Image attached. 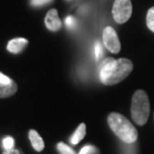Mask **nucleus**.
Instances as JSON below:
<instances>
[{"label": "nucleus", "mask_w": 154, "mask_h": 154, "mask_svg": "<svg viewBox=\"0 0 154 154\" xmlns=\"http://www.w3.org/2000/svg\"><path fill=\"white\" fill-rule=\"evenodd\" d=\"M132 4L131 0H116L112 7V16L114 21L123 24L131 17Z\"/></svg>", "instance_id": "4"}, {"label": "nucleus", "mask_w": 154, "mask_h": 154, "mask_svg": "<svg viewBox=\"0 0 154 154\" xmlns=\"http://www.w3.org/2000/svg\"><path fill=\"white\" fill-rule=\"evenodd\" d=\"M57 148H58L59 151H60L61 154H77L74 151L73 148H71L70 146L63 143V142H59L58 145H57Z\"/></svg>", "instance_id": "12"}, {"label": "nucleus", "mask_w": 154, "mask_h": 154, "mask_svg": "<svg viewBox=\"0 0 154 154\" xmlns=\"http://www.w3.org/2000/svg\"><path fill=\"white\" fill-rule=\"evenodd\" d=\"M103 40L106 48L109 52H111V53L116 54L120 51L121 45H120L119 38L117 36L116 30L112 27L107 26V27L104 28L103 33Z\"/></svg>", "instance_id": "5"}, {"label": "nucleus", "mask_w": 154, "mask_h": 154, "mask_svg": "<svg viewBox=\"0 0 154 154\" xmlns=\"http://www.w3.org/2000/svg\"><path fill=\"white\" fill-rule=\"evenodd\" d=\"M45 24L50 31H58L59 29L62 27V22L61 19L59 18L58 11L56 9H51L50 11L47 13L45 17Z\"/></svg>", "instance_id": "6"}, {"label": "nucleus", "mask_w": 154, "mask_h": 154, "mask_svg": "<svg viewBox=\"0 0 154 154\" xmlns=\"http://www.w3.org/2000/svg\"><path fill=\"white\" fill-rule=\"evenodd\" d=\"M86 132H87V127L85 123H81L80 125L78 126V128L76 131L74 132V134L72 135L70 141L73 145H77V144L82 141L84 139V137L86 136Z\"/></svg>", "instance_id": "10"}, {"label": "nucleus", "mask_w": 154, "mask_h": 154, "mask_svg": "<svg viewBox=\"0 0 154 154\" xmlns=\"http://www.w3.org/2000/svg\"><path fill=\"white\" fill-rule=\"evenodd\" d=\"M18 90L17 84L14 81H12L9 84L0 83V99H5V97H12L16 94Z\"/></svg>", "instance_id": "9"}, {"label": "nucleus", "mask_w": 154, "mask_h": 154, "mask_svg": "<svg viewBox=\"0 0 154 154\" xmlns=\"http://www.w3.org/2000/svg\"><path fill=\"white\" fill-rule=\"evenodd\" d=\"M12 80L10 78H8L7 76L3 75L2 73H0V83H3V84H9L11 83Z\"/></svg>", "instance_id": "18"}, {"label": "nucleus", "mask_w": 154, "mask_h": 154, "mask_svg": "<svg viewBox=\"0 0 154 154\" xmlns=\"http://www.w3.org/2000/svg\"><path fill=\"white\" fill-rule=\"evenodd\" d=\"M132 69L133 64L128 59L120 58L116 60L113 58H106L100 65V80L103 85L113 86L128 77Z\"/></svg>", "instance_id": "1"}, {"label": "nucleus", "mask_w": 154, "mask_h": 154, "mask_svg": "<svg viewBox=\"0 0 154 154\" xmlns=\"http://www.w3.org/2000/svg\"><path fill=\"white\" fill-rule=\"evenodd\" d=\"M52 1H53V0H31V4L33 6H41Z\"/></svg>", "instance_id": "17"}, {"label": "nucleus", "mask_w": 154, "mask_h": 154, "mask_svg": "<svg viewBox=\"0 0 154 154\" xmlns=\"http://www.w3.org/2000/svg\"><path fill=\"white\" fill-rule=\"evenodd\" d=\"M4 154H20V153H19L18 150L12 148V149H5Z\"/></svg>", "instance_id": "19"}, {"label": "nucleus", "mask_w": 154, "mask_h": 154, "mask_svg": "<svg viewBox=\"0 0 154 154\" xmlns=\"http://www.w3.org/2000/svg\"><path fill=\"white\" fill-rule=\"evenodd\" d=\"M94 52H96V59L97 60H99V59L103 56V47H101V45L100 42H96V44H94Z\"/></svg>", "instance_id": "15"}, {"label": "nucleus", "mask_w": 154, "mask_h": 154, "mask_svg": "<svg viewBox=\"0 0 154 154\" xmlns=\"http://www.w3.org/2000/svg\"><path fill=\"white\" fill-rule=\"evenodd\" d=\"M146 24H147V27L149 28V30L152 31L154 33V6L151 8H149L148 12H147Z\"/></svg>", "instance_id": "11"}, {"label": "nucleus", "mask_w": 154, "mask_h": 154, "mask_svg": "<svg viewBox=\"0 0 154 154\" xmlns=\"http://www.w3.org/2000/svg\"><path fill=\"white\" fill-rule=\"evenodd\" d=\"M28 44V40L25 38H15L11 40L7 45V50L13 54H18Z\"/></svg>", "instance_id": "7"}, {"label": "nucleus", "mask_w": 154, "mask_h": 154, "mask_svg": "<svg viewBox=\"0 0 154 154\" xmlns=\"http://www.w3.org/2000/svg\"><path fill=\"white\" fill-rule=\"evenodd\" d=\"M66 25L69 28H74L75 25H76V19L73 16H68L66 18Z\"/></svg>", "instance_id": "16"}, {"label": "nucleus", "mask_w": 154, "mask_h": 154, "mask_svg": "<svg viewBox=\"0 0 154 154\" xmlns=\"http://www.w3.org/2000/svg\"><path fill=\"white\" fill-rule=\"evenodd\" d=\"M97 152V149L93 145H86L85 147L81 149V151L79 154H94Z\"/></svg>", "instance_id": "14"}, {"label": "nucleus", "mask_w": 154, "mask_h": 154, "mask_svg": "<svg viewBox=\"0 0 154 154\" xmlns=\"http://www.w3.org/2000/svg\"><path fill=\"white\" fill-rule=\"evenodd\" d=\"M28 136H29V139H30V141H31L32 146H33V148L36 150V151L40 152L44 149V147H45L44 140L40 136V134L36 131V130H34V129L29 130Z\"/></svg>", "instance_id": "8"}, {"label": "nucleus", "mask_w": 154, "mask_h": 154, "mask_svg": "<svg viewBox=\"0 0 154 154\" xmlns=\"http://www.w3.org/2000/svg\"><path fill=\"white\" fill-rule=\"evenodd\" d=\"M130 111H131L133 121L138 125H144L148 120L150 113V103L148 96L144 91L138 90L133 94Z\"/></svg>", "instance_id": "3"}, {"label": "nucleus", "mask_w": 154, "mask_h": 154, "mask_svg": "<svg viewBox=\"0 0 154 154\" xmlns=\"http://www.w3.org/2000/svg\"><path fill=\"white\" fill-rule=\"evenodd\" d=\"M107 123L114 134L123 142L131 144L137 140L138 133H137L136 128L122 114L111 112L107 116Z\"/></svg>", "instance_id": "2"}, {"label": "nucleus", "mask_w": 154, "mask_h": 154, "mask_svg": "<svg viewBox=\"0 0 154 154\" xmlns=\"http://www.w3.org/2000/svg\"><path fill=\"white\" fill-rule=\"evenodd\" d=\"M14 138L11 136H7L5 137L4 139L2 140V144L4 149H12L14 148Z\"/></svg>", "instance_id": "13"}]
</instances>
